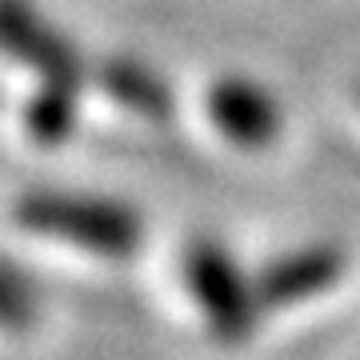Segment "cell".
<instances>
[{
  "mask_svg": "<svg viewBox=\"0 0 360 360\" xmlns=\"http://www.w3.org/2000/svg\"><path fill=\"white\" fill-rule=\"evenodd\" d=\"M16 224L25 232L65 240L72 248L96 252L108 260H124L141 248V217L129 205H116L104 196H80V193H40L20 196Z\"/></svg>",
  "mask_w": 360,
  "mask_h": 360,
  "instance_id": "1",
  "label": "cell"
},
{
  "mask_svg": "<svg viewBox=\"0 0 360 360\" xmlns=\"http://www.w3.org/2000/svg\"><path fill=\"white\" fill-rule=\"evenodd\" d=\"M184 284H188L196 309L205 312L217 340L240 345L257 333L260 312H264L257 296V281H248L236 269L229 248H220L217 240H193L184 248Z\"/></svg>",
  "mask_w": 360,
  "mask_h": 360,
  "instance_id": "2",
  "label": "cell"
},
{
  "mask_svg": "<svg viewBox=\"0 0 360 360\" xmlns=\"http://www.w3.org/2000/svg\"><path fill=\"white\" fill-rule=\"evenodd\" d=\"M348 269V257L340 245H300L292 252L272 257L264 269L257 272V296L264 312L272 309H296V304H309L321 292H328Z\"/></svg>",
  "mask_w": 360,
  "mask_h": 360,
  "instance_id": "3",
  "label": "cell"
},
{
  "mask_svg": "<svg viewBox=\"0 0 360 360\" xmlns=\"http://www.w3.org/2000/svg\"><path fill=\"white\" fill-rule=\"evenodd\" d=\"M208 116L232 144L269 148L281 136V108L269 92L240 77H224L208 89Z\"/></svg>",
  "mask_w": 360,
  "mask_h": 360,
  "instance_id": "4",
  "label": "cell"
},
{
  "mask_svg": "<svg viewBox=\"0 0 360 360\" xmlns=\"http://www.w3.org/2000/svg\"><path fill=\"white\" fill-rule=\"evenodd\" d=\"M0 32H4V49L28 68H37L44 80H77L80 84V56L72 52L60 32H52L25 0H4V16H0Z\"/></svg>",
  "mask_w": 360,
  "mask_h": 360,
  "instance_id": "5",
  "label": "cell"
},
{
  "mask_svg": "<svg viewBox=\"0 0 360 360\" xmlns=\"http://www.w3.org/2000/svg\"><path fill=\"white\" fill-rule=\"evenodd\" d=\"M96 77H101V89L116 104L132 108V112L148 116V120H168L172 116V89L165 84V77H156L141 60L112 56V60H104L96 68Z\"/></svg>",
  "mask_w": 360,
  "mask_h": 360,
  "instance_id": "6",
  "label": "cell"
},
{
  "mask_svg": "<svg viewBox=\"0 0 360 360\" xmlns=\"http://www.w3.org/2000/svg\"><path fill=\"white\" fill-rule=\"evenodd\" d=\"M77 80H44L25 108L28 136L37 144H60L77 129Z\"/></svg>",
  "mask_w": 360,
  "mask_h": 360,
  "instance_id": "7",
  "label": "cell"
},
{
  "mask_svg": "<svg viewBox=\"0 0 360 360\" xmlns=\"http://www.w3.org/2000/svg\"><path fill=\"white\" fill-rule=\"evenodd\" d=\"M0 312H4V324L8 328H25L28 316H32V296H28V284L25 276H20V269L16 264H8L4 269V296H0Z\"/></svg>",
  "mask_w": 360,
  "mask_h": 360,
  "instance_id": "8",
  "label": "cell"
}]
</instances>
